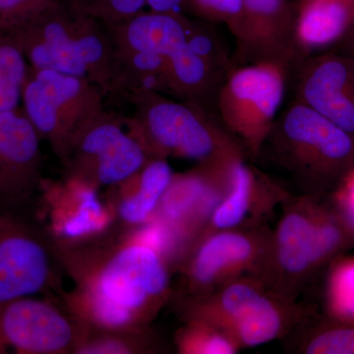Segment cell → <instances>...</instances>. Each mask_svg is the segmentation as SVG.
<instances>
[{"mask_svg":"<svg viewBox=\"0 0 354 354\" xmlns=\"http://www.w3.org/2000/svg\"><path fill=\"white\" fill-rule=\"evenodd\" d=\"M73 290L62 300L91 329H148L171 295L167 261L138 230L111 223L100 234L57 242Z\"/></svg>","mask_w":354,"mask_h":354,"instance_id":"obj_1","label":"cell"},{"mask_svg":"<svg viewBox=\"0 0 354 354\" xmlns=\"http://www.w3.org/2000/svg\"><path fill=\"white\" fill-rule=\"evenodd\" d=\"M30 67L87 79L106 97L120 94L109 27L77 0H58L12 32Z\"/></svg>","mask_w":354,"mask_h":354,"instance_id":"obj_2","label":"cell"},{"mask_svg":"<svg viewBox=\"0 0 354 354\" xmlns=\"http://www.w3.org/2000/svg\"><path fill=\"white\" fill-rule=\"evenodd\" d=\"M127 97L134 108L132 118H125L127 127L151 160L183 158L212 165L243 158V147L214 114L149 91Z\"/></svg>","mask_w":354,"mask_h":354,"instance_id":"obj_3","label":"cell"},{"mask_svg":"<svg viewBox=\"0 0 354 354\" xmlns=\"http://www.w3.org/2000/svg\"><path fill=\"white\" fill-rule=\"evenodd\" d=\"M266 142L279 164L312 193L335 189L354 169L353 137L297 100L279 114Z\"/></svg>","mask_w":354,"mask_h":354,"instance_id":"obj_4","label":"cell"},{"mask_svg":"<svg viewBox=\"0 0 354 354\" xmlns=\"http://www.w3.org/2000/svg\"><path fill=\"white\" fill-rule=\"evenodd\" d=\"M31 209L0 206V304L64 292L57 239Z\"/></svg>","mask_w":354,"mask_h":354,"instance_id":"obj_5","label":"cell"},{"mask_svg":"<svg viewBox=\"0 0 354 354\" xmlns=\"http://www.w3.org/2000/svg\"><path fill=\"white\" fill-rule=\"evenodd\" d=\"M354 243V228L337 208L305 200L286 212L268 247L276 279L290 288Z\"/></svg>","mask_w":354,"mask_h":354,"instance_id":"obj_6","label":"cell"},{"mask_svg":"<svg viewBox=\"0 0 354 354\" xmlns=\"http://www.w3.org/2000/svg\"><path fill=\"white\" fill-rule=\"evenodd\" d=\"M290 73L278 62L242 65L228 72L218 90L216 116L251 156L259 153L274 127Z\"/></svg>","mask_w":354,"mask_h":354,"instance_id":"obj_7","label":"cell"},{"mask_svg":"<svg viewBox=\"0 0 354 354\" xmlns=\"http://www.w3.org/2000/svg\"><path fill=\"white\" fill-rule=\"evenodd\" d=\"M106 95L82 78L30 67L23 88V113L41 141L62 160L76 133L104 111Z\"/></svg>","mask_w":354,"mask_h":354,"instance_id":"obj_8","label":"cell"},{"mask_svg":"<svg viewBox=\"0 0 354 354\" xmlns=\"http://www.w3.org/2000/svg\"><path fill=\"white\" fill-rule=\"evenodd\" d=\"M149 160L145 147L127 127L125 118L104 109L76 133L60 162L64 178L99 190L124 183Z\"/></svg>","mask_w":354,"mask_h":354,"instance_id":"obj_9","label":"cell"},{"mask_svg":"<svg viewBox=\"0 0 354 354\" xmlns=\"http://www.w3.org/2000/svg\"><path fill=\"white\" fill-rule=\"evenodd\" d=\"M90 329L62 297L0 304V353L77 354Z\"/></svg>","mask_w":354,"mask_h":354,"instance_id":"obj_10","label":"cell"},{"mask_svg":"<svg viewBox=\"0 0 354 354\" xmlns=\"http://www.w3.org/2000/svg\"><path fill=\"white\" fill-rule=\"evenodd\" d=\"M186 317L223 330L239 346H256L283 334L290 311L276 300V295L270 297L250 281H239L187 301Z\"/></svg>","mask_w":354,"mask_h":354,"instance_id":"obj_11","label":"cell"},{"mask_svg":"<svg viewBox=\"0 0 354 354\" xmlns=\"http://www.w3.org/2000/svg\"><path fill=\"white\" fill-rule=\"evenodd\" d=\"M297 101L314 109L354 139V55H307L293 66Z\"/></svg>","mask_w":354,"mask_h":354,"instance_id":"obj_12","label":"cell"},{"mask_svg":"<svg viewBox=\"0 0 354 354\" xmlns=\"http://www.w3.org/2000/svg\"><path fill=\"white\" fill-rule=\"evenodd\" d=\"M241 37L235 41L232 68L278 62L290 70L302 59L295 39V14L288 0H242Z\"/></svg>","mask_w":354,"mask_h":354,"instance_id":"obj_13","label":"cell"},{"mask_svg":"<svg viewBox=\"0 0 354 354\" xmlns=\"http://www.w3.org/2000/svg\"><path fill=\"white\" fill-rule=\"evenodd\" d=\"M44 180L41 137L19 109L0 113V206H32Z\"/></svg>","mask_w":354,"mask_h":354,"instance_id":"obj_14","label":"cell"},{"mask_svg":"<svg viewBox=\"0 0 354 354\" xmlns=\"http://www.w3.org/2000/svg\"><path fill=\"white\" fill-rule=\"evenodd\" d=\"M264 242L251 232L218 230L205 237L190 256L185 271L189 300L206 297L216 286L265 258Z\"/></svg>","mask_w":354,"mask_h":354,"instance_id":"obj_15","label":"cell"},{"mask_svg":"<svg viewBox=\"0 0 354 354\" xmlns=\"http://www.w3.org/2000/svg\"><path fill=\"white\" fill-rule=\"evenodd\" d=\"M174 176L167 160L153 158L124 183L111 187L118 193L113 209L114 225L135 228L153 220Z\"/></svg>","mask_w":354,"mask_h":354,"instance_id":"obj_16","label":"cell"},{"mask_svg":"<svg viewBox=\"0 0 354 354\" xmlns=\"http://www.w3.org/2000/svg\"><path fill=\"white\" fill-rule=\"evenodd\" d=\"M183 12H146L108 26L116 48L169 58L186 41Z\"/></svg>","mask_w":354,"mask_h":354,"instance_id":"obj_17","label":"cell"},{"mask_svg":"<svg viewBox=\"0 0 354 354\" xmlns=\"http://www.w3.org/2000/svg\"><path fill=\"white\" fill-rule=\"evenodd\" d=\"M354 19V0H301L295 39L302 57L342 41Z\"/></svg>","mask_w":354,"mask_h":354,"instance_id":"obj_18","label":"cell"},{"mask_svg":"<svg viewBox=\"0 0 354 354\" xmlns=\"http://www.w3.org/2000/svg\"><path fill=\"white\" fill-rule=\"evenodd\" d=\"M169 64L171 97L216 116V95L228 72L209 64L186 44L169 58Z\"/></svg>","mask_w":354,"mask_h":354,"instance_id":"obj_19","label":"cell"},{"mask_svg":"<svg viewBox=\"0 0 354 354\" xmlns=\"http://www.w3.org/2000/svg\"><path fill=\"white\" fill-rule=\"evenodd\" d=\"M267 183V179L247 165L243 158L234 162L228 172L225 196L212 214V227L225 230L241 225Z\"/></svg>","mask_w":354,"mask_h":354,"instance_id":"obj_20","label":"cell"},{"mask_svg":"<svg viewBox=\"0 0 354 354\" xmlns=\"http://www.w3.org/2000/svg\"><path fill=\"white\" fill-rule=\"evenodd\" d=\"M115 62L121 95L149 91L171 97L169 58L115 46Z\"/></svg>","mask_w":354,"mask_h":354,"instance_id":"obj_21","label":"cell"},{"mask_svg":"<svg viewBox=\"0 0 354 354\" xmlns=\"http://www.w3.org/2000/svg\"><path fill=\"white\" fill-rule=\"evenodd\" d=\"M30 65L17 39L0 32V113L17 111Z\"/></svg>","mask_w":354,"mask_h":354,"instance_id":"obj_22","label":"cell"},{"mask_svg":"<svg viewBox=\"0 0 354 354\" xmlns=\"http://www.w3.org/2000/svg\"><path fill=\"white\" fill-rule=\"evenodd\" d=\"M106 26L120 24L146 12H184V0H77Z\"/></svg>","mask_w":354,"mask_h":354,"instance_id":"obj_23","label":"cell"},{"mask_svg":"<svg viewBox=\"0 0 354 354\" xmlns=\"http://www.w3.org/2000/svg\"><path fill=\"white\" fill-rule=\"evenodd\" d=\"M149 329L102 330L90 329L77 354L143 353L153 351Z\"/></svg>","mask_w":354,"mask_h":354,"instance_id":"obj_24","label":"cell"},{"mask_svg":"<svg viewBox=\"0 0 354 354\" xmlns=\"http://www.w3.org/2000/svg\"><path fill=\"white\" fill-rule=\"evenodd\" d=\"M327 306L335 320L354 322V258L335 263L328 281Z\"/></svg>","mask_w":354,"mask_h":354,"instance_id":"obj_25","label":"cell"},{"mask_svg":"<svg viewBox=\"0 0 354 354\" xmlns=\"http://www.w3.org/2000/svg\"><path fill=\"white\" fill-rule=\"evenodd\" d=\"M179 351L183 353L232 354L239 346L223 330L199 321L188 320L178 335Z\"/></svg>","mask_w":354,"mask_h":354,"instance_id":"obj_26","label":"cell"},{"mask_svg":"<svg viewBox=\"0 0 354 354\" xmlns=\"http://www.w3.org/2000/svg\"><path fill=\"white\" fill-rule=\"evenodd\" d=\"M242 0H184V12L197 19L227 26L234 41L241 37Z\"/></svg>","mask_w":354,"mask_h":354,"instance_id":"obj_27","label":"cell"},{"mask_svg":"<svg viewBox=\"0 0 354 354\" xmlns=\"http://www.w3.org/2000/svg\"><path fill=\"white\" fill-rule=\"evenodd\" d=\"M309 354H354V322L325 326L315 330L302 346Z\"/></svg>","mask_w":354,"mask_h":354,"instance_id":"obj_28","label":"cell"},{"mask_svg":"<svg viewBox=\"0 0 354 354\" xmlns=\"http://www.w3.org/2000/svg\"><path fill=\"white\" fill-rule=\"evenodd\" d=\"M58 0H0V32H12Z\"/></svg>","mask_w":354,"mask_h":354,"instance_id":"obj_29","label":"cell"},{"mask_svg":"<svg viewBox=\"0 0 354 354\" xmlns=\"http://www.w3.org/2000/svg\"><path fill=\"white\" fill-rule=\"evenodd\" d=\"M335 208L354 228V169L335 188Z\"/></svg>","mask_w":354,"mask_h":354,"instance_id":"obj_30","label":"cell"},{"mask_svg":"<svg viewBox=\"0 0 354 354\" xmlns=\"http://www.w3.org/2000/svg\"><path fill=\"white\" fill-rule=\"evenodd\" d=\"M344 41H348V46H346V50H344V53H351L354 55V19L353 25H351V29L346 32V36L344 37Z\"/></svg>","mask_w":354,"mask_h":354,"instance_id":"obj_31","label":"cell"}]
</instances>
